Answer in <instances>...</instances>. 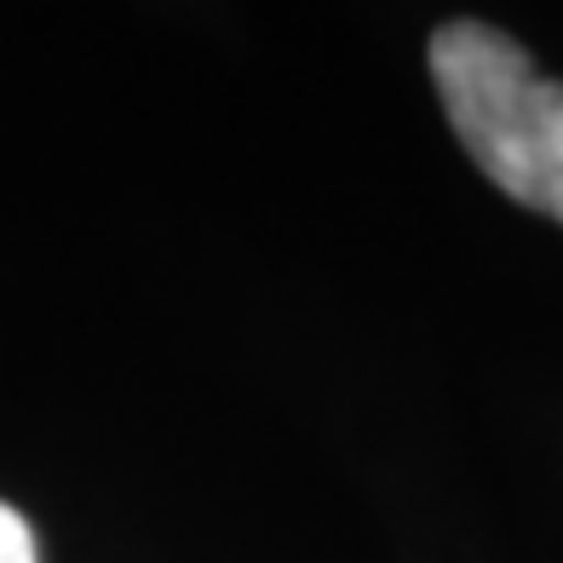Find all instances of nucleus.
I'll list each match as a JSON object with an SVG mask.
<instances>
[{"instance_id":"nucleus-2","label":"nucleus","mask_w":563,"mask_h":563,"mask_svg":"<svg viewBox=\"0 0 563 563\" xmlns=\"http://www.w3.org/2000/svg\"><path fill=\"white\" fill-rule=\"evenodd\" d=\"M0 563H35V534L7 500H0Z\"/></svg>"},{"instance_id":"nucleus-1","label":"nucleus","mask_w":563,"mask_h":563,"mask_svg":"<svg viewBox=\"0 0 563 563\" xmlns=\"http://www.w3.org/2000/svg\"><path fill=\"white\" fill-rule=\"evenodd\" d=\"M431 81L477 173L563 224V81H547L518 41L472 18L431 35Z\"/></svg>"}]
</instances>
